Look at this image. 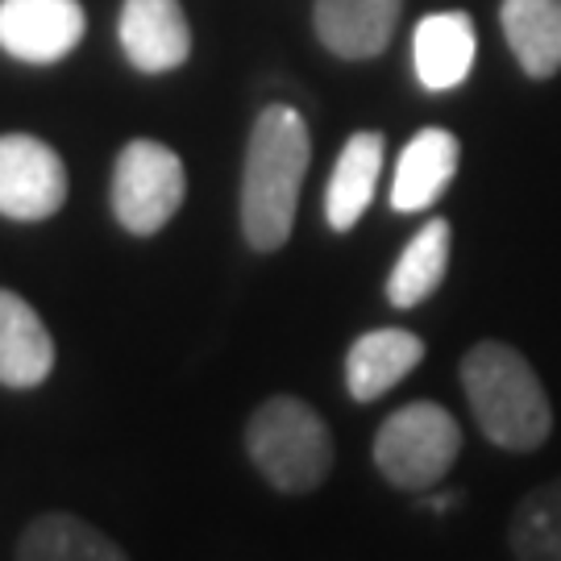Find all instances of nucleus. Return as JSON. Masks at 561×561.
I'll return each instance as SVG.
<instances>
[{
	"instance_id": "15",
	"label": "nucleus",
	"mask_w": 561,
	"mask_h": 561,
	"mask_svg": "<svg viewBox=\"0 0 561 561\" xmlns=\"http://www.w3.org/2000/svg\"><path fill=\"white\" fill-rule=\"evenodd\" d=\"M503 38L528 80H553L561 71V0H503Z\"/></svg>"
},
{
	"instance_id": "6",
	"label": "nucleus",
	"mask_w": 561,
	"mask_h": 561,
	"mask_svg": "<svg viewBox=\"0 0 561 561\" xmlns=\"http://www.w3.org/2000/svg\"><path fill=\"white\" fill-rule=\"evenodd\" d=\"M67 201V167L50 141L34 134H0V217L46 221Z\"/></svg>"
},
{
	"instance_id": "13",
	"label": "nucleus",
	"mask_w": 561,
	"mask_h": 561,
	"mask_svg": "<svg viewBox=\"0 0 561 561\" xmlns=\"http://www.w3.org/2000/svg\"><path fill=\"white\" fill-rule=\"evenodd\" d=\"M424 362V341L408 329H370L345 354V387L358 403L387 396Z\"/></svg>"
},
{
	"instance_id": "14",
	"label": "nucleus",
	"mask_w": 561,
	"mask_h": 561,
	"mask_svg": "<svg viewBox=\"0 0 561 561\" xmlns=\"http://www.w3.org/2000/svg\"><path fill=\"white\" fill-rule=\"evenodd\" d=\"M382 171V134L375 129H358L354 138L341 146L333 175L324 187V221L333 233H350L362 221V213L375 201Z\"/></svg>"
},
{
	"instance_id": "10",
	"label": "nucleus",
	"mask_w": 561,
	"mask_h": 561,
	"mask_svg": "<svg viewBox=\"0 0 561 561\" xmlns=\"http://www.w3.org/2000/svg\"><path fill=\"white\" fill-rule=\"evenodd\" d=\"M400 13L403 0H317L312 25L329 55L362 62L391 46Z\"/></svg>"
},
{
	"instance_id": "3",
	"label": "nucleus",
	"mask_w": 561,
	"mask_h": 561,
	"mask_svg": "<svg viewBox=\"0 0 561 561\" xmlns=\"http://www.w3.org/2000/svg\"><path fill=\"white\" fill-rule=\"evenodd\" d=\"M245 454L275 491L308 495L333 470V433L317 408L296 396H271L245 424Z\"/></svg>"
},
{
	"instance_id": "1",
	"label": "nucleus",
	"mask_w": 561,
	"mask_h": 561,
	"mask_svg": "<svg viewBox=\"0 0 561 561\" xmlns=\"http://www.w3.org/2000/svg\"><path fill=\"white\" fill-rule=\"evenodd\" d=\"M308 162H312V138L300 113L291 104L262 108L250 129L245 175H241V233L262 254L279 250L291 238Z\"/></svg>"
},
{
	"instance_id": "17",
	"label": "nucleus",
	"mask_w": 561,
	"mask_h": 561,
	"mask_svg": "<svg viewBox=\"0 0 561 561\" xmlns=\"http://www.w3.org/2000/svg\"><path fill=\"white\" fill-rule=\"evenodd\" d=\"M449 241H454V229L445 217L421 225V233L403 245V254L387 275V304L391 308H416L442 287L445 271H449Z\"/></svg>"
},
{
	"instance_id": "8",
	"label": "nucleus",
	"mask_w": 561,
	"mask_h": 561,
	"mask_svg": "<svg viewBox=\"0 0 561 561\" xmlns=\"http://www.w3.org/2000/svg\"><path fill=\"white\" fill-rule=\"evenodd\" d=\"M117 38L129 67L141 76L175 71L192 55V25L180 0H125Z\"/></svg>"
},
{
	"instance_id": "5",
	"label": "nucleus",
	"mask_w": 561,
	"mask_h": 561,
	"mask_svg": "<svg viewBox=\"0 0 561 561\" xmlns=\"http://www.w3.org/2000/svg\"><path fill=\"white\" fill-rule=\"evenodd\" d=\"M113 217L134 238H154L183 208L187 175L183 159L162 141L138 138L117 154L113 167Z\"/></svg>"
},
{
	"instance_id": "9",
	"label": "nucleus",
	"mask_w": 561,
	"mask_h": 561,
	"mask_svg": "<svg viewBox=\"0 0 561 561\" xmlns=\"http://www.w3.org/2000/svg\"><path fill=\"white\" fill-rule=\"evenodd\" d=\"M479 59V30L470 13L445 9L416 21L412 34V67L424 92H454L470 80Z\"/></svg>"
},
{
	"instance_id": "18",
	"label": "nucleus",
	"mask_w": 561,
	"mask_h": 561,
	"mask_svg": "<svg viewBox=\"0 0 561 561\" xmlns=\"http://www.w3.org/2000/svg\"><path fill=\"white\" fill-rule=\"evenodd\" d=\"M507 537L516 561H561V474L524 495Z\"/></svg>"
},
{
	"instance_id": "7",
	"label": "nucleus",
	"mask_w": 561,
	"mask_h": 561,
	"mask_svg": "<svg viewBox=\"0 0 561 561\" xmlns=\"http://www.w3.org/2000/svg\"><path fill=\"white\" fill-rule=\"evenodd\" d=\"M80 0H0V50L18 62L50 67L83 42Z\"/></svg>"
},
{
	"instance_id": "2",
	"label": "nucleus",
	"mask_w": 561,
	"mask_h": 561,
	"mask_svg": "<svg viewBox=\"0 0 561 561\" xmlns=\"http://www.w3.org/2000/svg\"><path fill=\"white\" fill-rule=\"evenodd\" d=\"M461 391L479 421L482 437L512 454L541 449L553 433V408L533 362L516 345L479 341L461 358Z\"/></svg>"
},
{
	"instance_id": "19",
	"label": "nucleus",
	"mask_w": 561,
	"mask_h": 561,
	"mask_svg": "<svg viewBox=\"0 0 561 561\" xmlns=\"http://www.w3.org/2000/svg\"><path fill=\"white\" fill-rule=\"evenodd\" d=\"M458 503H461V491H445L437 500H424V507H428V512H449V507H458Z\"/></svg>"
},
{
	"instance_id": "4",
	"label": "nucleus",
	"mask_w": 561,
	"mask_h": 561,
	"mask_svg": "<svg viewBox=\"0 0 561 561\" xmlns=\"http://www.w3.org/2000/svg\"><path fill=\"white\" fill-rule=\"evenodd\" d=\"M461 454V428L442 403L416 400L391 412L375 433L370 458L396 491H433Z\"/></svg>"
},
{
	"instance_id": "11",
	"label": "nucleus",
	"mask_w": 561,
	"mask_h": 561,
	"mask_svg": "<svg viewBox=\"0 0 561 561\" xmlns=\"http://www.w3.org/2000/svg\"><path fill=\"white\" fill-rule=\"evenodd\" d=\"M55 370V341L42 317L18 291L0 287V387L30 391Z\"/></svg>"
},
{
	"instance_id": "16",
	"label": "nucleus",
	"mask_w": 561,
	"mask_h": 561,
	"mask_svg": "<svg viewBox=\"0 0 561 561\" xmlns=\"http://www.w3.org/2000/svg\"><path fill=\"white\" fill-rule=\"evenodd\" d=\"M18 561H129V553L71 512H46L21 533Z\"/></svg>"
},
{
	"instance_id": "12",
	"label": "nucleus",
	"mask_w": 561,
	"mask_h": 561,
	"mask_svg": "<svg viewBox=\"0 0 561 561\" xmlns=\"http://www.w3.org/2000/svg\"><path fill=\"white\" fill-rule=\"evenodd\" d=\"M461 162V141L449 129L428 125L403 146L391 183V208L396 213H424L428 204L442 201V192L454 183Z\"/></svg>"
}]
</instances>
